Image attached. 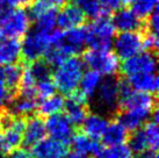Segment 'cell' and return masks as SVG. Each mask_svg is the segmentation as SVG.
<instances>
[{
    "mask_svg": "<svg viewBox=\"0 0 159 158\" xmlns=\"http://www.w3.org/2000/svg\"><path fill=\"white\" fill-rule=\"evenodd\" d=\"M84 62L77 56H70L56 67L52 75L55 87L63 94H70L78 88L84 75Z\"/></svg>",
    "mask_w": 159,
    "mask_h": 158,
    "instance_id": "6da1fadb",
    "label": "cell"
},
{
    "mask_svg": "<svg viewBox=\"0 0 159 158\" xmlns=\"http://www.w3.org/2000/svg\"><path fill=\"white\" fill-rule=\"evenodd\" d=\"M30 20L28 12L22 7L0 6V37L21 39L29 29Z\"/></svg>",
    "mask_w": 159,
    "mask_h": 158,
    "instance_id": "7a4b0ae2",
    "label": "cell"
},
{
    "mask_svg": "<svg viewBox=\"0 0 159 158\" xmlns=\"http://www.w3.org/2000/svg\"><path fill=\"white\" fill-rule=\"evenodd\" d=\"M61 33L62 31L56 29L51 34H43L34 28L29 33H26V36L21 43V56L23 58V64H28L43 57L45 51L51 45L56 44Z\"/></svg>",
    "mask_w": 159,
    "mask_h": 158,
    "instance_id": "3957f363",
    "label": "cell"
},
{
    "mask_svg": "<svg viewBox=\"0 0 159 158\" xmlns=\"http://www.w3.org/2000/svg\"><path fill=\"white\" fill-rule=\"evenodd\" d=\"M115 30L113 21L107 15L94 19L86 27V44L97 50H109Z\"/></svg>",
    "mask_w": 159,
    "mask_h": 158,
    "instance_id": "277c9868",
    "label": "cell"
},
{
    "mask_svg": "<svg viewBox=\"0 0 159 158\" xmlns=\"http://www.w3.org/2000/svg\"><path fill=\"white\" fill-rule=\"evenodd\" d=\"M95 105L102 113L113 115L119 110V78L114 76H107L102 80L94 93Z\"/></svg>",
    "mask_w": 159,
    "mask_h": 158,
    "instance_id": "5b68a950",
    "label": "cell"
},
{
    "mask_svg": "<svg viewBox=\"0 0 159 158\" xmlns=\"http://www.w3.org/2000/svg\"><path fill=\"white\" fill-rule=\"evenodd\" d=\"M84 63L91 70L105 76H114L120 69L119 58L109 50L91 49L84 53Z\"/></svg>",
    "mask_w": 159,
    "mask_h": 158,
    "instance_id": "8992f818",
    "label": "cell"
},
{
    "mask_svg": "<svg viewBox=\"0 0 159 158\" xmlns=\"http://www.w3.org/2000/svg\"><path fill=\"white\" fill-rule=\"evenodd\" d=\"M142 49L143 37L141 31H121L114 40V53L121 59L133 57Z\"/></svg>",
    "mask_w": 159,
    "mask_h": 158,
    "instance_id": "52a82bcc",
    "label": "cell"
},
{
    "mask_svg": "<svg viewBox=\"0 0 159 158\" xmlns=\"http://www.w3.org/2000/svg\"><path fill=\"white\" fill-rule=\"evenodd\" d=\"M121 70L125 77L138 73L157 72V53L145 51L127 58L121 66Z\"/></svg>",
    "mask_w": 159,
    "mask_h": 158,
    "instance_id": "ba28073f",
    "label": "cell"
},
{
    "mask_svg": "<svg viewBox=\"0 0 159 158\" xmlns=\"http://www.w3.org/2000/svg\"><path fill=\"white\" fill-rule=\"evenodd\" d=\"M86 44V27H75L69 29L65 33H61L59 39L56 42L57 48H59L67 57L77 56L84 45Z\"/></svg>",
    "mask_w": 159,
    "mask_h": 158,
    "instance_id": "9c48e42d",
    "label": "cell"
},
{
    "mask_svg": "<svg viewBox=\"0 0 159 158\" xmlns=\"http://www.w3.org/2000/svg\"><path fill=\"white\" fill-rule=\"evenodd\" d=\"M157 97L156 94L133 91L128 97L119 102V109L137 110L151 115L157 108Z\"/></svg>",
    "mask_w": 159,
    "mask_h": 158,
    "instance_id": "30bf717a",
    "label": "cell"
},
{
    "mask_svg": "<svg viewBox=\"0 0 159 158\" xmlns=\"http://www.w3.org/2000/svg\"><path fill=\"white\" fill-rule=\"evenodd\" d=\"M44 126L45 130L51 135L52 138L62 142L64 144H69L75 135L73 124L71 123L66 115L61 113L48 116Z\"/></svg>",
    "mask_w": 159,
    "mask_h": 158,
    "instance_id": "8fae6325",
    "label": "cell"
},
{
    "mask_svg": "<svg viewBox=\"0 0 159 158\" xmlns=\"http://www.w3.org/2000/svg\"><path fill=\"white\" fill-rule=\"evenodd\" d=\"M67 146L55 138H43L31 146L30 155L34 158H65Z\"/></svg>",
    "mask_w": 159,
    "mask_h": 158,
    "instance_id": "7c38bea8",
    "label": "cell"
},
{
    "mask_svg": "<svg viewBox=\"0 0 159 158\" xmlns=\"http://www.w3.org/2000/svg\"><path fill=\"white\" fill-rule=\"evenodd\" d=\"M85 18L86 16L79 6L73 4L64 5L62 9L57 13L56 26H58L61 29L69 30L81 26L85 22Z\"/></svg>",
    "mask_w": 159,
    "mask_h": 158,
    "instance_id": "4fadbf2b",
    "label": "cell"
},
{
    "mask_svg": "<svg viewBox=\"0 0 159 158\" xmlns=\"http://www.w3.org/2000/svg\"><path fill=\"white\" fill-rule=\"evenodd\" d=\"M45 126L44 122L42 121L41 116L39 115H31L27 118V123L25 126L22 135L23 148L29 149L33 145H35L37 142L43 140L45 136Z\"/></svg>",
    "mask_w": 159,
    "mask_h": 158,
    "instance_id": "5bb4252c",
    "label": "cell"
},
{
    "mask_svg": "<svg viewBox=\"0 0 159 158\" xmlns=\"http://www.w3.org/2000/svg\"><path fill=\"white\" fill-rule=\"evenodd\" d=\"M115 29L120 31H142L144 20L138 18L131 9H117L111 19Z\"/></svg>",
    "mask_w": 159,
    "mask_h": 158,
    "instance_id": "9a60e30c",
    "label": "cell"
},
{
    "mask_svg": "<svg viewBox=\"0 0 159 158\" xmlns=\"http://www.w3.org/2000/svg\"><path fill=\"white\" fill-rule=\"evenodd\" d=\"M21 56V42L19 39L0 37V66L19 62Z\"/></svg>",
    "mask_w": 159,
    "mask_h": 158,
    "instance_id": "2e32d148",
    "label": "cell"
},
{
    "mask_svg": "<svg viewBox=\"0 0 159 158\" xmlns=\"http://www.w3.org/2000/svg\"><path fill=\"white\" fill-rule=\"evenodd\" d=\"M70 143L75 154L83 155L86 157L89 155L97 157L99 152L101 151V145L99 144V142L92 137L85 135L84 132L75 134Z\"/></svg>",
    "mask_w": 159,
    "mask_h": 158,
    "instance_id": "e0dca14e",
    "label": "cell"
},
{
    "mask_svg": "<svg viewBox=\"0 0 159 158\" xmlns=\"http://www.w3.org/2000/svg\"><path fill=\"white\" fill-rule=\"evenodd\" d=\"M129 85L139 92L150 93V94H157L158 92V76L157 72L152 73H138L127 77Z\"/></svg>",
    "mask_w": 159,
    "mask_h": 158,
    "instance_id": "ac0fdd59",
    "label": "cell"
},
{
    "mask_svg": "<svg viewBox=\"0 0 159 158\" xmlns=\"http://www.w3.org/2000/svg\"><path fill=\"white\" fill-rule=\"evenodd\" d=\"M108 123L109 122H108L107 118H105L101 114L94 113V114L87 115L80 126L83 128L85 135L92 137L94 140H98V138L102 137Z\"/></svg>",
    "mask_w": 159,
    "mask_h": 158,
    "instance_id": "d6986e66",
    "label": "cell"
},
{
    "mask_svg": "<svg viewBox=\"0 0 159 158\" xmlns=\"http://www.w3.org/2000/svg\"><path fill=\"white\" fill-rule=\"evenodd\" d=\"M9 102H11V108H8L9 112L15 116H21L25 118L34 115L39 105L37 98L22 97L19 94H16Z\"/></svg>",
    "mask_w": 159,
    "mask_h": 158,
    "instance_id": "ffe728a7",
    "label": "cell"
},
{
    "mask_svg": "<svg viewBox=\"0 0 159 158\" xmlns=\"http://www.w3.org/2000/svg\"><path fill=\"white\" fill-rule=\"evenodd\" d=\"M23 63H13L9 65H5L2 67V73H4V81L6 87L8 90V92L11 93V97L13 99L16 93H18V88L22 78L23 73ZM11 99V100H12ZM9 100V101H11Z\"/></svg>",
    "mask_w": 159,
    "mask_h": 158,
    "instance_id": "44dd1931",
    "label": "cell"
},
{
    "mask_svg": "<svg viewBox=\"0 0 159 158\" xmlns=\"http://www.w3.org/2000/svg\"><path fill=\"white\" fill-rule=\"evenodd\" d=\"M127 138H128V130L116 120H114L111 123H108L106 130L102 135L103 143L108 146L123 144Z\"/></svg>",
    "mask_w": 159,
    "mask_h": 158,
    "instance_id": "7402d4cb",
    "label": "cell"
},
{
    "mask_svg": "<svg viewBox=\"0 0 159 158\" xmlns=\"http://www.w3.org/2000/svg\"><path fill=\"white\" fill-rule=\"evenodd\" d=\"M64 98L59 94H52L48 98H44L37 105V113L40 116H50V115L61 113L64 108Z\"/></svg>",
    "mask_w": 159,
    "mask_h": 158,
    "instance_id": "603a6c76",
    "label": "cell"
},
{
    "mask_svg": "<svg viewBox=\"0 0 159 158\" xmlns=\"http://www.w3.org/2000/svg\"><path fill=\"white\" fill-rule=\"evenodd\" d=\"M100 83H101V75L98 73L97 71L89 70L87 72H84V75L80 79L79 91L87 99H89L94 95V93L97 91V88L99 87Z\"/></svg>",
    "mask_w": 159,
    "mask_h": 158,
    "instance_id": "cb8c5ba5",
    "label": "cell"
},
{
    "mask_svg": "<svg viewBox=\"0 0 159 158\" xmlns=\"http://www.w3.org/2000/svg\"><path fill=\"white\" fill-rule=\"evenodd\" d=\"M26 70L28 73L31 76V78L34 79L35 84L47 80V79H51V66L44 59H36L30 63L27 64Z\"/></svg>",
    "mask_w": 159,
    "mask_h": 158,
    "instance_id": "d4e9b609",
    "label": "cell"
},
{
    "mask_svg": "<svg viewBox=\"0 0 159 158\" xmlns=\"http://www.w3.org/2000/svg\"><path fill=\"white\" fill-rule=\"evenodd\" d=\"M56 18H57V12L53 7H51L43 15H41L40 18L36 19L34 29H36L40 33H43V34H51L53 30H56L55 29Z\"/></svg>",
    "mask_w": 159,
    "mask_h": 158,
    "instance_id": "484cf974",
    "label": "cell"
},
{
    "mask_svg": "<svg viewBox=\"0 0 159 158\" xmlns=\"http://www.w3.org/2000/svg\"><path fill=\"white\" fill-rule=\"evenodd\" d=\"M127 140H128V146H129V149L131 150V152H135V154L138 155L149 149L143 128H142V129L138 128L136 130L131 132V135H130V136L128 135V138H127Z\"/></svg>",
    "mask_w": 159,
    "mask_h": 158,
    "instance_id": "4316f807",
    "label": "cell"
},
{
    "mask_svg": "<svg viewBox=\"0 0 159 158\" xmlns=\"http://www.w3.org/2000/svg\"><path fill=\"white\" fill-rule=\"evenodd\" d=\"M129 5L131 6V11L134 13L136 14L138 18L144 20L157 7L158 0H134Z\"/></svg>",
    "mask_w": 159,
    "mask_h": 158,
    "instance_id": "83f0119b",
    "label": "cell"
},
{
    "mask_svg": "<svg viewBox=\"0 0 159 158\" xmlns=\"http://www.w3.org/2000/svg\"><path fill=\"white\" fill-rule=\"evenodd\" d=\"M95 158H133V152L128 145L119 144L109 146L105 150L101 149Z\"/></svg>",
    "mask_w": 159,
    "mask_h": 158,
    "instance_id": "f1b7e54d",
    "label": "cell"
},
{
    "mask_svg": "<svg viewBox=\"0 0 159 158\" xmlns=\"http://www.w3.org/2000/svg\"><path fill=\"white\" fill-rule=\"evenodd\" d=\"M79 5L83 13L87 18H91L94 20V19L100 18L102 15H106L103 9H102L101 5L99 2V0H80Z\"/></svg>",
    "mask_w": 159,
    "mask_h": 158,
    "instance_id": "f546056e",
    "label": "cell"
},
{
    "mask_svg": "<svg viewBox=\"0 0 159 158\" xmlns=\"http://www.w3.org/2000/svg\"><path fill=\"white\" fill-rule=\"evenodd\" d=\"M144 134L146 137V142H148V146L151 150H157L159 144V129L157 123L151 121L150 122H146L144 128Z\"/></svg>",
    "mask_w": 159,
    "mask_h": 158,
    "instance_id": "4dcf8cb0",
    "label": "cell"
},
{
    "mask_svg": "<svg viewBox=\"0 0 159 158\" xmlns=\"http://www.w3.org/2000/svg\"><path fill=\"white\" fill-rule=\"evenodd\" d=\"M28 15L29 18L33 20H36L37 18H40L41 15L49 11L52 6L49 2L48 0H33L30 4L28 5Z\"/></svg>",
    "mask_w": 159,
    "mask_h": 158,
    "instance_id": "1f68e13d",
    "label": "cell"
},
{
    "mask_svg": "<svg viewBox=\"0 0 159 158\" xmlns=\"http://www.w3.org/2000/svg\"><path fill=\"white\" fill-rule=\"evenodd\" d=\"M55 90H56V87H55L52 79H47V80H43V81H40V83L36 84L37 97L42 98V99L55 94Z\"/></svg>",
    "mask_w": 159,
    "mask_h": 158,
    "instance_id": "d6a6232c",
    "label": "cell"
},
{
    "mask_svg": "<svg viewBox=\"0 0 159 158\" xmlns=\"http://www.w3.org/2000/svg\"><path fill=\"white\" fill-rule=\"evenodd\" d=\"M99 2L106 15L109 13H115L124 4L123 0H99Z\"/></svg>",
    "mask_w": 159,
    "mask_h": 158,
    "instance_id": "836d02e7",
    "label": "cell"
},
{
    "mask_svg": "<svg viewBox=\"0 0 159 158\" xmlns=\"http://www.w3.org/2000/svg\"><path fill=\"white\" fill-rule=\"evenodd\" d=\"M33 0H0V6L4 7H11V8H15V7H26L30 4Z\"/></svg>",
    "mask_w": 159,
    "mask_h": 158,
    "instance_id": "e575fe53",
    "label": "cell"
},
{
    "mask_svg": "<svg viewBox=\"0 0 159 158\" xmlns=\"http://www.w3.org/2000/svg\"><path fill=\"white\" fill-rule=\"evenodd\" d=\"M8 158H31V155L27 148H16L9 152Z\"/></svg>",
    "mask_w": 159,
    "mask_h": 158,
    "instance_id": "d590c367",
    "label": "cell"
},
{
    "mask_svg": "<svg viewBox=\"0 0 159 158\" xmlns=\"http://www.w3.org/2000/svg\"><path fill=\"white\" fill-rule=\"evenodd\" d=\"M137 158H158V154H157V150L148 149L141 154H138Z\"/></svg>",
    "mask_w": 159,
    "mask_h": 158,
    "instance_id": "8d00e7d4",
    "label": "cell"
},
{
    "mask_svg": "<svg viewBox=\"0 0 159 158\" xmlns=\"http://www.w3.org/2000/svg\"><path fill=\"white\" fill-rule=\"evenodd\" d=\"M48 1L51 4V6H55V7H63L67 2V0H48Z\"/></svg>",
    "mask_w": 159,
    "mask_h": 158,
    "instance_id": "74e56055",
    "label": "cell"
},
{
    "mask_svg": "<svg viewBox=\"0 0 159 158\" xmlns=\"http://www.w3.org/2000/svg\"><path fill=\"white\" fill-rule=\"evenodd\" d=\"M65 158H87L86 156H83V155H79V154H75V152H73V154L71 155H67Z\"/></svg>",
    "mask_w": 159,
    "mask_h": 158,
    "instance_id": "f35d334b",
    "label": "cell"
},
{
    "mask_svg": "<svg viewBox=\"0 0 159 158\" xmlns=\"http://www.w3.org/2000/svg\"><path fill=\"white\" fill-rule=\"evenodd\" d=\"M0 158H8V157H6L5 155H1V154H0Z\"/></svg>",
    "mask_w": 159,
    "mask_h": 158,
    "instance_id": "ab89813d",
    "label": "cell"
},
{
    "mask_svg": "<svg viewBox=\"0 0 159 158\" xmlns=\"http://www.w3.org/2000/svg\"><path fill=\"white\" fill-rule=\"evenodd\" d=\"M75 1H79V0H75Z\"/></svg>",
    "mask_w": 159,
    "mask_h": 158,
    "instance_id": "60d3db41",
    "label": "cell"
},
{
    "mask_svg": "<svg viewBox=\"0 0 159 158\" xmlns=\"http://www.w3.org/2000/svg\"><path fill=\"white\" fill-rule=\"evenodd\" d=\"M79 1H80V0H79ZM79 1H78V2H79Z\"/></svg>",
    "mask_w": 159,
    "mask_h": 158,
    "instance_id": "b9f144b4",
    "label": "cell"
}]
</instances>
